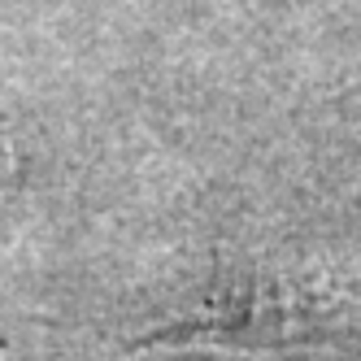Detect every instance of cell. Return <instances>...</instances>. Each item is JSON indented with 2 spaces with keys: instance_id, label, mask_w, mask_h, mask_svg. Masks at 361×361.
Masks as SVG:
<instances>
[{
  "instance_id": "cell-1",
  "label": "cell",
  "mask_w": 361,
  "mask_h": 361,
  "mask_svg": "<svg viewBox=\"0 0 361 361\" xmlns=\"http://www.w3.org/2000/svg\"><path fill=\"white\" fill-rule=\"evenodd\" d=\"M344 322V300L331 283L305 274H248L218 288L200 309L152 331L157 348H218V353H270L318 344Z\"/></svg>"
}]
</instances>
